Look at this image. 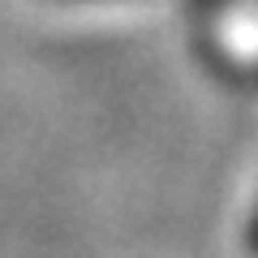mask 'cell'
<instances>
[{
	"instance_id": "cell-1",
	"label": "cell",
	"mask_w": 258,
	"mask_h": 258,
	"mask_svg": "<svg viewBox=\"0 0 258 258\" xmlns=\"http://www.w3.org/2000/svg\"><path fill=\"white\" fill-rule=\"evenodd\" d=\"M245 241H249V249L258 254V211H254V220H249V232H245Z\"/></svg>"
}]
</instances>
